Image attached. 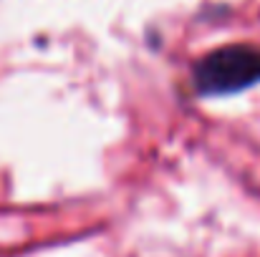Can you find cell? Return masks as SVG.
I'll use <instances>...</instances> for the list:
<instances>
[{
    "mask_svg": "<svg viewBox=\"0 0 260 257\" xmlns=\"http://www.w3.org/2000/svg\"><path fill=\"white\" fill-rule=\"evenodd\" d=\"M255 84H260V48L255 46H225L194 66V88L200 96H230Z\"/></svg>",
    "mask_w": 260,
    "mask_h": 257,
    "instance_id": "cell-1",
    "label": "cell"
}]
</instances>
